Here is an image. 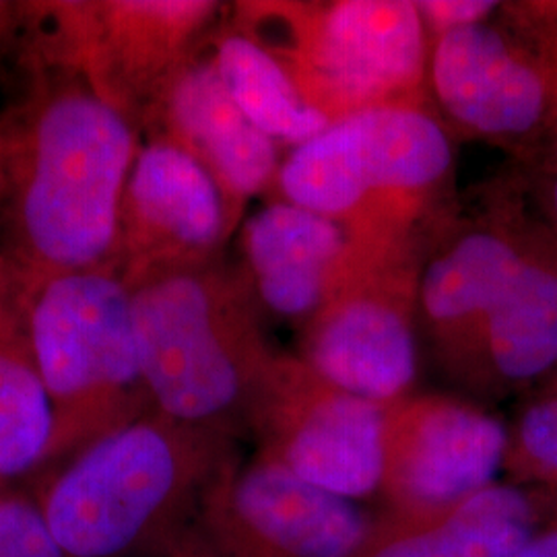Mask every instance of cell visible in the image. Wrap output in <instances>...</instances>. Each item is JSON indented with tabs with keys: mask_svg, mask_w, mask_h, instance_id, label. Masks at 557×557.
Segmentation results:
<instances>
[{
	"mask_svg": "<svg viewBox=\"0 0 557 557\" xmlns=\"http://www.w3.org/2000/svg\"><path fill=\"white\" fill-rule=\"evenodd\" d=\"M239 248V271L262 314L298 333L368 260L397 250L374 248L343 223L281 199L246 220Z\"/></svg>",
	"mask_w": 557,
	"mask_h": 557,
	"instance_id": "15",
	"label": "cell"
},
{
	"mask_svg": "<svg viewBox=\"0 0 557 557\" xmlns=\"http://www.w3.org/2000/svg\"><path fill=\"white\" fill-rule=\"evenodd\" d=\"M236 460V440L151 411L44 479L38 504L69 557H174L205 490Z\"/></svg>",
	"mask_w": 557,
	"mask_h": 557,
	"instance_id": "3",
	"label": "cell"
},
{
	"mask_svg": "<svg viewBox=\"0 0 557 557\" xmlns=\"http://www.w3.org/2000/svg\"><path fill=\"white\" fill-rule=\"evenodd\" d=\"M537 502L492 483L438 508L372 517L356 557H517L537 535Z\"/></svg>",
	"mask_w": 557,
	"mask_h": 557,
	"instance_id": "18",
	"label": "cell"
},
{
	"mask_svg": "<svg viewBox=\"0 0 557 557\" xmlns=\"http://www.w3.org/2000/svg\"><path fill=\"white\" fill-rule=\"evenodd\" d=\"M20 281L27 335L54 413L48 465H64L153 411L131 292L119 267Z\"/></svg>",
	"mask_w": 557,
	"mask_h": 557,
	"instance_id": "5",
	"label": "cell"
},
{
	"mask_svg": "<svg viewBox=\"0 0 557 557\" xmlns=\"http://www.w3.org/2000/svg\"><path fill=\"white\" fill-rule=\"evenodd\" d=\"M54 413L25 324L23 283L0 262V485L48 465Z\"/></svg>",
	"mask_w": 557,
	"mask_h": 557,
	"instance_id": "19",
	"label": "cell"
},
{
	"mask_svg": "<svg viewBox=\"0 0 557 557\" xmlns=\"http://www.w3.org/2000/svg\"><path fill=\"white\" fill-rule=\"evenodd\" d=\"M531 225V248L455 380L479 398L506 397L557 376V246Z\"/></svg>",
	"mask_w": 557,
	"mask_h": 557,
	"instance_id": "17",
	"label": "cell"
},
{
	"mask_svg": "<svg viewBox=\"0 0 557 557\" xmlns=\"http://www.w3.org/2000/svg\"><path fill=\"white\" fill-rule=\"evenodd\" d=\"M122 277L153 411L230 438L248 436L277 354L239 267L220 257Z\"/></svg>",
	"mask_w": 557,
	"mask_h": 557,
	"instance_id": "2",
	"label": "cell"
},
{
	"mask_svg": "<svg viewBox=\"0 0 557 557\" xmlns=\"http://www.w3.org/2000/svg\"><path fill=\"white\" fill-rule=\"evenodd\" d=\"M453 170L446 124L430 103H403L331 122L281 161L273 190L374 248H400L446 220Z\"/></svg>",
	"mask_w": 557,
	"mask_h": 557,
	"instance_id": "4",
	"label": "cell"
},
{
	"mask_svg": "<svg viewBox=\"0 0 557 557\" xmlns=\"http://www.w3.org/2000/svg\"><path fill=\"white\" fill-rule=\"evenodd\" d=\"M372 517L255 457L205 490L180 557H356Z\"/></svg>",
	"mask_w": 557,
	"mask_h": 557,
	"instance_id": "11",
	"label": "cell"
},
{
	"mask_svg": "<svg viewBox=\"0 0 557 557\" xmlns=\"http://www.w3.org/2000/svg\"><path fill=\"white\" fill-rule=\"evenodd\" d=\"M209 50L239 110L277 145L296 149L329 128L331 120L301 98L281 62L236 25L220 27Z\"/></svg>",
	"mask_w": 557,
	"mask_h": 557,
	"instance_id": "20",
	"label": "cell"
},
{
	"mask_svg": "<svg viewBox=\"0 0 557 557\" xmlns=\"http://www.w3.org/2000/svg\"><path fill=\"white\" fill-rule=\"evenodd\" d=\"M508 428L478 403L453 395H407L386 405L380 498L413 512L467 498L496 483Z\"/></svg>",
	"mask_w": 557,
	"mask_h": 557,
	"instance_id": "13",
	"label": "cell"
},
{
	"mask_svg": "<svg viewBox=\"0 0 557 557\" xmlns=\"http://www.w3.org/2000/svg\"><path fill=\"white\" fill-rule=\"evenodd\" d=\"M232 13V25L267 48L331 122L430 103V34L411 0L238 2Z\"/></svg>",
	"mask_w": 557,
	"mask_h": 557,
	"instance_id": "6",
	"label": "cell"
},
{
	"mask_svg": "<svg viewBox=\"0 0 557 557\" xmlns=\"http://www.w3.org/2000/svg\"><path fill=\"white\" fill-rule=\"evenodd\" d=\"M211 0L21 2L20 50L27 66L81 73L143 135L161 94L220 29Z\"/></svg>",
	"mask_w": 557,
	"mask_h": 557,
	"instance_id": "7",
	"label": "cell"
},
{
	"mask_svg": "<svg viewBox=\"0 0 557 557\" xmlns=\"http://www.w3.org/2000/svg\"><path fill=\"white\" fill-rule=\"evenodd\" d=\"M547 388H552V391H557V376L552 380V382H547Z\"/></svg>",
	"mask_w": 557,
	"mask_h": 557,
	"instance_id": "27",
	"label": "cell"
},
{
	"mask_svg": "<svg viewBox=\"0 0 557 557\" xmlns=\"http://www.w3.org/2000/svg\"><path fill=\"white\" fill-rule=\"evenodd\" d=\"M517 557H557V529L537 533Z\"/></svg>",
	"mask_w": 557,
	"mask_h": 557,
	"instance_id": "26",
	"label": "cell"
},
{
	"mask_svg": "<svg viewBox=\"0 0 557 557\" xmlns=\"http://www.w3.org/2000/svg\"><path fill=\"white\" fill-rule=\"evenodd\" d=\"M188 151L220 184L236 220L246 202L277 180L278 147L259 131L225 89L209 46L180 69L143 126Z\"/></svg>",
	"mask_w": 557,
	"mask_h": 557,
	"instance_id": "16",
	"label": "cell"
},
{
	"mask_svg": "<svg viewBox=\"0 0 557 557\" xmlns=\"http://www.w3.org/2000/svg\"><path fill=\"white\" fill-rule=\"evenodd\" d=\"M0 557H69L52 535L38 499L0 490Z\"/></svg>",
	"mask_w": 557,
	"mask_h": 557,
	"instance_id": "22",
	"label": "cell"
},
{
	"mask_svg": "<svg viewBox=\"0 0 557 557\" xmlns=\"http://www.w3.org/2000/svg\"><path fill=\"white\" fill-rule=\"evenodd\" d=\"M140 131L66 66L27 71L0 120V262L23 281L116 267Z\"/></svg>",
	"mask_w": 557,
	"mask_h": 557,
	"instance_id": "1",
	"label": "cell"
},
{
	"mask_svg": "<svg viewBox=\"0 0 557 557\" xmlns=\"http://www.w3.org/2000/svg\"><path fill=\"white\" fill-rule=\"evenodd\" d=\"M416 4L430 38L483 23L499 9V2L494 0H418Z\"/></svg>",
	"mask_w": 557,
	"mask_h": 557,
	"instance_id": "24",
	"label": "cell"
},
{
	"mask_svg": "<svg viewBox=\"0 0 557 557\" xmlns=\"http://www.w3.org/2000/svg\"><path fill=\"white\" fill-rule=\"evenodd\" d=\"M386 407L351 395L298 356L273 359L248 436L264 458L338 498L379 494Z\"/></svg>",
	"mask_w": 557,
	"mask_h": 557,
	"instance_id": "9",
	"label": "cell"
},
{
	"mask_svg": "<svg viewBox=\"0 0 557 557\" xmlns=\"http://www.w3.org/2000/svg\"><path fill=\"white\" fill-rule=\"evenodd\" d=\"M506 7L504 20L430 38L428 100L450 133L529 161L557 114V2Z\"/></svg>",
	"mask_w": 557,
	"mask_h": 557,
	"instance_id": "8",
	"label": "cell"
},
{
	"mask_svg": "<svg viewBox=\"0 0 557 557\" xmlns=\"http://www.w3.org/2000/svg\"><path fill=\"white\" fill-rule=\"evenodd\" d=\"M512 483H537L557 492V391L545 388L508 428L504 469Z\"/></svg>",
	"mask_w": 557,
	"mask_h": 557,
	"instance_id": "21",
	"label": "cell"
},
{
	"mask_svg": "<svg viewBox=\"0 0 557 557\" xmlns=\"http://www.w3.org/2000/svg\"><path fill=\"white\" fill-rule=\"evenodd\" d=\"M554 59H556L557 69V25L556 38H554ZM527 165H541V168H557V114L547 137L543 140V145L539 147L537 153L533 160L527 161Z\"/></svg>",
	"mask_w": 557,
	"mask_h": 557,
	"instance_id": "25",
	"label": "cell"
},
{
	"mask_svg": "<svg viewBox=\"0 0 557 557\" xmlns=\"http://www.w3.org/2000/svg\"><path fill=\"white\" fill-rule=\"evenodd\" d=\"M531 242L533 225L506 186L492 193L479 218H446L430 236L419 271V322L453 382Z\"/></svg>",
	"mask_w": 557,
	"mask_h": 557,
	"instance_id": "12",
	"label": "cell"
},
{
	"mask_svg": "<svg viewBox=\"0 0 557 557\" xmlns=\"http://www.w3.org/2000/svg\"><path fill=\"white\" fill-rule=\"evenodd\" d=\"M506 186L527 218L557 246V168L527 165L522 176L508 180Z\"/></svg>",
	"mask_w": 557,
	"mask_h": 557,
	"instance_id": "23",
	"label": "cell"
},
{
	"mask_svg": "<svg viewBox=\"0 0 557 557\" xmlns=\"http://www.w3.org/2000/svg\"><path fill=\"white\" fill-rule=\"evenodd\" d=\"M421 246L368 260L299 331L298 358L338 388L384 407L411 395Z\"/></svg>",
	"mask_w": 557,
	"mask_h": 557,
	"instance_id": "10",
	"label": "cell"
},
{
	"mask_svg": "<svg viewBox=\"0 0 557 557\" xmlns=\"http://www.w3.org/2000/svg\"><path fill=\"white\" fill-rule=\"evenodd\" d=\"M239 221L215 178L174 140L147 137L120 205L122 275L223 257Z\"/></svg>",
	"mask_w": 557,
	"mask_h": 557,
	"instance_id": "14",
	"label": "cell"
}]
</instances>
